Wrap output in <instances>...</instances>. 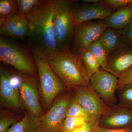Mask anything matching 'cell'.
I'll list each match as a JSON object with an SVG mask.
<instances>
[{
	"instance_id": "1",
	"label": "cell",
	"mask_w": 132,
	"mask_h": 132,
	"mask_svg": "<svg viewBox=\"0 0 132 132\" xmlns=\"http://www.w3.org/2000/svg\"><path fill=\"white\" fill-rule=\"evenodd\" d=\"M53 0H39L27 16L29 32L26 39L33 54L48 61L59 52L55 36Z\"/></svg>"
},
{
	"instance_id": "2",
	"label": "cell",
	"mask_w": 132,
	"mask_h": 132,
	"mask_svg": "<svg viewBox=\"0 0 132 132\" xmlns=\"http://www.w3.org/2000/svg\"><path fill=\"white\" fill-rule=\"evenodd\" d=\"M48 62L53 71L67 87L77 89L91 87L79 54L70 48L58 52Z\"/></svg>"
},
{
	"instance_id": "3",
	"label": "cell",
	"mask_w": 132,
	"mask_h": 132,
	"mask_svg": "<svg viewBox=\"0 0 132 132\" xmlns=\"http://www.w3.org/2000/svg\"><path fill=\"white\" fill-rule=\"evenodd\" d=\"M0 60L21 73L34 75L38 72L34 57L28 47L1 35Z\"/></svg>"
},
{
	"instance_id": "4",
	"label": "cell",
	"mask_w": 132,
	"mask_h": 132,
	"mask_svg": "<svg viewBox=\"0 0 132 132\" xmlns=\"http://www.w3.org/2000/svg\"><path fill=\"white\" fill-rule=\"evenodd\" d=\"M53 24L59 52L69 48L73 42L75 26L73 15L75 1L53 0Z\"/></svg>"
},
{
	"instance_id": "5",
	"label": "cell",
	"mask_w": 132,
	"mask_h": 132,
	"mask_svg": "<svg viewBox=\"0 0 132 132\" xmlns=\"http://www.w3.org/2000/svg\"><path fill=\"white\" fill-rule=\"evenodd\" d=\"M40 83L42 97L46 105L49 106L53 101L64 90V83L55 74L46 60L33 54Z\"/></svg>"
},
{
	"instance_id": "6",
	"label": "cell",
	"mask_w": 132,
	"mask_h": 132,
	"mask_svg": "<svg viewBox=\"0 0 132 132\" xmlns=\"http://www.w3.org/2000/svg\"><path fill=\"white\" fill-rule=\"evenodd\" d=\"M107 28L104 20L88 21L76 26L71 50L77 54L98 40Z\"/></svg>"
},
{
	"instance_id": "7",
	"label": "cell",
	"mask_w": 132,
	"mask_h": 132,
	"mask_svg": "<svg viewBox=\"0 0 132 132\" xmlns=\"http://www.w3.org/2000/svg\"><path fill=\"white\" fill-rule=\"evenodd\" d=\"M92 88L109 108L116 106L118 100L115 93L118 88L119 79L108 71L100 69L90 79Z\"/></svg>"
},
{
	"instance_id": "8",
	"label": "cell",
	"mask_w": 132,
	"mask_h": 132,
	"mask_svg": "<svg viewBox=\"0 0 132 132\" xmlns=\"http://www.w3.org/2000/svg\"><path fill=\"white\" fill-rule=\"evenodd\" d=\"M101 3L90 4L75 1L73 6V15L75 26L93 20H105L113 12V9Z\"/></svg>"
},
{
	"instance_id": "9",
	"label": "cell",
	"mask_w": 132,
	"mask_h": 132,
	"mask_svg": "<svg viewBox=\"0 0 132 132\" xmlns=\"http://www.w3.org/2000/svg\"><path fill=\"white\" fill-rule=\"evenodd\" d=\"M70 102L68 97H62L56 102L46 114L42 116L41 132H59L62 130Z\"/></svg>"
},
{
	"instance_id": "10",
	"label": "cell",
	"mask_w": 132,
	"mask_h": 132,
	"mask_svg": "<svg viewBox=\"0 0 132 132\" xmlns=\"http://www.w3.org/2000/svg\"><path fill=\"white\" fill-rule=\"evenodd\" d=\"M132 67V46L123 43L108 56L102 69L112 74L118 79Z\"/></svg>"
},
{
	"instance_id": "11",
	"label": "cell",
	"mask_w": 132,
	"mask_h": 132,
	"mask_svg": "<svg viewBox=\"0 0 132 132\" xmlns=\"http://www.w3.org/2000/svg\"><path fill=\"white\" fill-rule=\"evenodd\" d=\"M99 127L110 129H120L132 126V109L115 106L110 109L99 118Z\"/></svg>"
},
{
	"instance_id": "12",
	"label": "cell",
	"mask_w": 132,
	"mask_h": 132,
	"mask_svg": "<svg viewBox=\"0 0 132 132\" xmlns=\"http://www.w3.org/2000/svg\"><path fill=\"white\" fill-rule=\"evenodd\" d=\"M20 79L19 92L22 102L29 113L36 117L42 116L38 93L34 80L29 75L20 73L17 75Z\"/></svg>"
},
{
	"instance_id": "13",
	"label": "cell",
	"mask_w": 132,
	"mask_h": 132,
	"mask_svg": "<svg viewBox=\"0 0 132 132\" xmlns=\"http://www.w3.org/2000/svg\"><path fill=\"white\" fill-rule=\"evenodd\" d=\"M76 90L73 100L91 115L99 119L110 109L91 87Z\"/></svg>"
},
{
	"instance_id": "14",
	"label": "cell",
	"mask_w": 132,
	"mask_h": 132,
	"mask_svg": "<svg viewBox=\"0 0 132 132\" xmlns=\"http://www.w3.org/2000/svg\"><path fill=\"white\" fill-rule=\"evenodd\" d=\"M29 32V23L27 16L19 14L6 20L5 24L0 28L1 35L21 40L26 39Z\"/></svg>"
},
{
	"instance_id": "15",
	"label": "cell",
	"mask_w": 132,
	"mask_h": 132,
	"mask_svg": "<svg viewBox=\"0 0 132 132\" xmlns=\"http://www.w3.org/2000/svg\"><path fill=\"white\" fill-rule=\"evenodd\" d=\"M11 74L1 67L0 72V95L2 101L8 106L14 108H20L19 92L13 85Z\"/></svg>"
},
{
	"instance_id": "16",
	"label": "cell",
	"mask_w": 132,
	"mask_h": 132,
	"mask_svg": "<svg viewBox=\"0 0 132 132\" xmlns=\"http://www.w3.org/2000/svg\"><path fill=\"white\" fill-rule=\"evenodd\" d=\"M132 19V9L127 6L117 9L104 21L107 27L123 30L129 24Z\"/></svg>"
},
{
	"instance_id": "17",
	"label": "cell",
	"mask_w": 132,
	"mask_h": 132,
	"mask_svg": "<svg viewBox=\"0 0 132 132\" xmlns=\"http://www.w3.org/2000/svg\"><path fill=\"white\" fill-rule=\"evenodd\" d=\"M122 30L107 27L99 39L105 50L108 56L116 50L123 44Z\"/></svg>"
},
{
	"instance_id": "18",
	"label": "cell",
	"mask_w": 132,
	"mask_h": 132,
	"mask_svg": "<svg viewBox=\"0 0 132 132\" xmlns=\"http://www.w3.org/2000/svg\"><path fill=\"white\" fill-rule=\"evenodd\" d=\"M41 118L30 113L26 114L21 120L12 125L7 132H41Z\"/></svg>"
},
{
	"instance_id": "19",
	"label": "cell",
	"mask_w": 132,
	"mask_h": 132,
	"mask_svg": "<svg viewBox=\"0 0 132 132\" xmlns=\"http://www.w3.org/2000/svg\"><path fill=\"white\" fill-rule=\"evenodd\" d=\"M83 67L88 77H91L100 70V66L96 59L87 49L82 50L79 53Z\"/></svg>"
},
{
	"instance_id": "20",
	"label": "cell",
	"mask_w": 132,
	"mask_h": 132,
	"mask_svg": "<svg viewBox=\"0 0 132 132\" xmlns=\"http://www.w3.org/2000/svg\"><path fill=\"white\" fill-rule=\"evenodd\" d=\"M67 117L80 118L87 122L96 121L98 119L85 111L77 102L73 99L69 104L67 111Z\"/></svg>"
},
{
	"instance_id": "21",
	"label": "cell",
	"mask_w": 132,
	"mask_h": 132,
	"mask_svg": "<svg viewBox=\"0 0 132 132\" xmlns=\"http://www.w3.org/2000/svg\"><path fill=\"white\" fill-rule=\"evenodd\" d=\"M118 105L132 109V82L121 86L117 89Z\"/></svg>"
},
{
	"instance_id": "22",
	"label": "cell",
	"mask_w": 132,
	"mask_h": 132,
	"mask_svg": "<svg viewBox=\"0 0 132 132\" xmlns=\"http://www.w3.org/2000/svg\"><path fill=\"white\" fill-rule=\"evenodd\" d=\"M87 49L96 59L100 67L103 68L106 64L108 55L99 40L92 43Z\"/></svg>"
},
{
	"instance_id": "23",
	"label": "cell",
	"mask_w": 132,
	"mask_h": 132,
	"mask_svg": "<svg viewBox=\"0 0 132 132\" xmlns=\"http://www.w3.org/2000/svg\"><path fill=\"white\" fill-rule=\"evenodd\" d=\"M18 14L16 0L0 1V18L7 20Z\"/></svg>"
},
{
	"instance_id": "24",
	"label": "cell",
	"mask_w": 132,
	"mask_h": 132,
	"mask_svg": "<svg viewBox=\"0 0 132 132\" xmlns=\"http://www.w3.org/2000/svg\"><path fill=\"white\" fill-rule=\"evenodd\" d=\"M87 121L80 118L66 117L62 130L67 132H72L85 125Z\"/></svg>"
},
{
	"instance_id": "25",
	"label": "cell",
	"mask_w": 132,
	"mask_h": 132,
	"mask_svg": "<svg viewBox=\"0 0 132 132\" xmlns=\"http://www.w3.org/2000/svg\"><path fill=\"white\" fill-rule=\"evenodd\" d=\"M39 0H16L18 14L27 16Z\"/></svg>"
},
{
	"instance_id": "26",
	"label": "cell",
	"mask_w": 132,
	"mask_h": 132,
	"mask_svg": "<svg viewBox=\"0 0 132 132\" xmlns=\"http://www.w3.org/2000/svg\"><path fill=\"white\" fill-rule=\"evenodd\" d=\"M132 2V0H102V3L113 9L127 6Z\"/></svg>"
},
{
	"instance_id": "27",
	"label": "cell",
	"mask_w": 132,
	"mask_h": 132,
	"mask_svg": "<svg viewBox=\"0 0 132 132\" xmlns=\"http://www.w3.org/2000/svg\"><path fill=\"white\" fill-rule=\"evenodd\" d=\"M98 120L87 122L82 126L74 130L72 132H98L99 127Z\"/></svg>"
},
{
	"instance_id": "28",
	"label": "cell",
	"mask_w": 132,
	"mask_h": 132,
	"mask_svg": "<svg viewBox=\"0 0 132 132\" xmlns=\"http://www.w3.org/2000/svg\"><path fill=\"white\" fill-rule=\"evenodd\" d=\"M122 42L132 46V19L129 24L122 30Z\"/></svg>"
},
{
	"instance_id": "29",
	"label": "cell",
	"mask_w": 132,
	"mask_h": 132,
	"mask_svg": "<svg viewBox=\"0 0 132 132\" xmlns=\"http://www.w3.org/2000/svg\"><path fill=\"white\" fill-rule=\"evenodd\" d=\"M16 121L10 117H1L0 120V132H7L10 128Z\"/></svg>"
},
{
	"instance_id": "30",
	"label": "cell",
	"mask_w": 132,
	"mask_h": 132,
	"mask_svg": "<svg viewBox=\"0 0 132 132\" xmlns=\"http://www.w3.org/2000/svg\"><path fill=\"white\" fill-rule=\"evenodd\" d=\"M132 82V67L119 79L118 88L128 83Z\"/></svg>"
},
{
	"instance_id": "31",
	"label": "cell",
	"mask_w": 132,
	"mask_h": 132,
	"mask_svg": "<svg viewBox=\"0 0 132 132\" xmlns=\"http://www.w3.org/2000/svg\"><path fill=\"white\" fill-rule=\"evenodd\" d=\"M98 132H132V128H131L120 129H110L102 128L99 127Z\"/></svg>"
},
{
	"instance_id": "32",
	"label": "cell",
	"mask_w": 132,
	"mask_h": 132,
	"mask_svg": "<svg viewBox=\"0 0 132 132\" xmlns=\"http://www.w3.org/2000/svg\"><path fill=\"white\" fill-rule=\"evenodd\" d=\"M82 2L90 4H96L101 3L102 0H83Z\"/></svg>"
},
{
	"instance_id": "33",
	"label": "cell",
	"mask_w": 132,
	"mask_h": 132,
	"mask_svg": "<svg viewBox=\"0 0 132 132\" xmlns=\"http://www.w3.org/2000/svg\"><path fill=\"white\" fill-rule=\"evenodd\" d=\"M128 6H129V7L131 9H132V2L130 4H129V5H128Z\"/></svg>"
},
{
	"instance_id": "34",
	"label": "cell",
	"mask_w": 132,
	"mask_h": 132,
	"mask_svg": "<svg viewBox=\"0 0 132 132\" xmlns=\"http://www.w3.org/2000/svg\"><path fill=\"white\" fill-rule=\"evenodd\" d=\"M67 132L66 131H63V130H61V131H60V132Z\"/></svg>"
}]
</instances>
